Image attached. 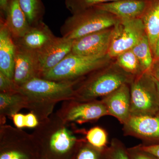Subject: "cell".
<instances>
[{"instance_id": "cell-1", "label": "cell", "mask_w": 159, "mask_h": 159, "mask_svg": "<svg viewBox=\"0 0 159 159\" xmlns=\"http://www.w3.org/2000/svg\"><path fill=\"white\" fill-rule=\"evenodd\" d=\"M74 123L66 122L53 113L40 121L31 134L37 146L39 159H70L83 134V129L76 128Z\"/></svg>"}, {"instance_id": "cell-2", "label": "cell", "mask_w": 159, "mask_h": 159, "mask_svg": "<svg viewBox=\"0 0 159 159\" xmlns=\"http://www.w3.org/2000/svg\"><path fill=\"white\" fill-rule=\"evenodd\" d=\"M83 78L56 81L35 77L20 86L19 92L25 96L27 109L40 122L53 113L54 107L58 102L74 99L76 87Z\"/></svg>"}, {"instance_id": "cell-3", "label": "cell", "mask_w": 159, "mask_h": 159, "mask_svg": "<svg viewBox=\"0 0 159 159\" xmlns=\"http://www.w3.org/2000/svg\"><path fill=\"white\" fill-rule=\"evenodd\" d=\"M134 77L124 70L114 60L84 77L76 87L73 99L88 101L102 98L121 86L130 84Z\"/></svg>"}, {"instance_id": "cell-4", "label": "cell", "mask_w": 159, "mask_h": 159, "mask_svg": "<svg viewBox=\"0 0 159 159\" xmlns=\"http://www.w3.org/2000/svg\"><path fill=\"white\" fill-rule=\"evenodd\" d=\"M119 18L93 7L72 14L61 28L62 37L74 40L87 34L114 27Z\"/></svg>"}, {"instance_id": "cell-5", "label": "cell", "mask_w": 159, "mask_h": 159, "mask_svg": "<svg viewBox=\"0 0 159 159\" xmlns=\"http://www.w3.org/2000/svg\"><path fill=\"white\" fill-rule=\"evenodd\" d=\"M108 54L85 57L71 53L56 66L43 74L41 78L56 81L82 79L114 61Z\"/></svg>"}, {"instance_id": "cell-6", "label": "cell", "mask_w": 159, "mask_h": 159, "mask_svg": "<svg viewBox=\"0 0 159 159\" xmlns=\"http://www.w3.org/2000/svg\"><path fill=\"white\" fill-rule=\"evenodd\" d=\"M129 87L130 116H152L159 111V92L149 71L135 77Z\"/></svg>"}, {"instance_id": "cell-7", "label": "cell", "mask_w": 159, "mask_h": 159, "mask_svg": "<svg viewBox=\"0 0 159 159\" xmlns=\"http://www.w3.org/2000/svg\"><path fill=\"white\" fill-rule=\"evenodd\" d=\"M0 159H39L32 134L10 125H0Z\"/></svg>"}, {"instance_id": "cell-8", "label": "cell", "mask_w": 159, "mask_h": 159, "mask_svg": "<svg viewBox=\"0 0 159 159\" xmlns=\"http://www.w3.org/2000/svg\"><path fill=\"white\" fill-rule=\"evenodd\" d=\"M145 34L141 18L120 20L113 27L108 55L115 59L119 54L131 50Z\"/></svg>"}, {"instance_id": "cell-9", "label": "cell", "mask_w": 159, "mask_h": 159, "mask_svg": "<svg viewBox=\"0 0 159 159\" xmlns=\"http://www.w3.org/2000/svg\"><path fill=\"white\" fill-rule=\"evenodd\" d=\"M57 112L66 122L78 124L95 122L109 116L106 107L101 99L88 101L66 100Z\"/></svg>"}, {"instance_id": "cell-10", "label": "cell", "mask_w": 159, "mask_h": 159, "mask_svg": "<svg viewBox=\"0 0 159 159\" xmlns=\"http://www.w3.org/2000/svg\"><path fill=\"white\" fill-rule=\"evenodd\" d=\"M122 130L125 136L140 139L144 145L159 144V111L152 116L129 117Z\"/></svg>"}, {"instance_id": "cell-11", "label": "cell", "mask_w": 159, "mask_h": 159, "mask_svg": "<svg viewBox=\"0 0 159 159\" xmlns=\"http://www.w3.org/2000/svg\"><path fill=\"white\" fill-rule=\"evenodd\" d=\"M113 27L74 40L71 53L85 57L101 56L108 54Z\"/></svg>"}, {"instance_id": "cell-12", "label": "cell", "mask_w": 159, "mask_h": 159, "mask_svg": "<svg viewBox=\"0 0 159 159\" xmlns=\"http://www.w3.org/2000/svg\"><path fill=\"white\" fill-rule=\"evenodd\" d=\"M16 43L13 81L20 86L32 78L41 77L37 52Z\"/></svg>"}, {"instance_id": "cell-13", "label": "cell", "mask_w": 159, "mask_h": 159, "mask_svg": "<svg viewBox=\"0 0 159 159\" xmlns=\"http://www.w3.org/2000/svg\"><path fill=\"white\" fill-rule=\"evenodd\" d=\"M74 40L55 37L48 44L36 51L41 77L43 74L56 66L72 52Z\"/></svg>"}, {"instance_id": "cell-14", "label": "cell", "mask_w": 159, "mask_h": 159, "mask_svg": "<svg viewBox=\"0 0 159 159\" xmlns=\"http://www.w3.org/2000/svg\"><path fill=\"white\" fill-rule=\"evenodd\" d=\"M109 116L115 117L123 125L130 116V90L129 84L121 86L116 90L101 98Z\"/></svg>"}, {"instance_id": "cell-15", "label": "cell", "mask_w": 159, "mask_h": 159, "mask_svg": "<svg viewBox=\"0 0 159 159\" xmlns=\"http://www.w3.org/2000/svg\"><path fill=\"white\" fill-rule=\"evenodd\" d=\"M15 42L1 14L0 21V72L13 80Z\"/></svg>"}, {"instance_id": "cell-16", "label": "cell", "mask_w": 159, "mask_h": 159, "mask_svg": "<svg viewBox=\"0 0 159 159\" xmlns=\"http://www.w3.org/2000/svg\"><path fill=\"white\" fill-rule=\"evenodd\" d=\"M148 0H117L94 6L113 14L120 20L141 18Z\"/></svg>"}, {"instance_id": "cell-17", "label": "cell", "mask_w": 159, "mask_h": 159, "mask_svg": "<svg viewBox=\"0 0 159 159\" xmlns=\"http://www.w3.org/2000/svg\"><path fill=\"white\" fill-rule=\"evenodd\" d=\"M1 14L15 41L21 38L31 27L18 0H9Z\"/></svg>"}, {"instance_id": "cell-18", "label": "cell", "mask_w": 159, "mask_h": 159, "mask_svg": "<svg viewBox=\"0 0 159 159\" xmlns=\"http://www.w3.org/2000/svg\"><path fill=\"white\" fill-rule=\"evenodd\" d=\"M55 37L48 26L42 21L35 25L31 26L21 38L15 42L27 48L37 51Z\"/></svg>"}, {"instance_id": "cell-19", "label": "cell", "mask_w": 159, "mask_h": 159, "mask_svg": "<svg viewBox=\"0 0 159 159\" xmlns=\"http://www.w3.org/2000/svg\"><path fill=\"white\" fill-rule=\"evenodd\" d=\"M141 19L154 57L159 38V0H148Z\"/></svg>"}, {"instance_id": "cell-20", "label": "cell", "mask_w": 159, "mask_h": 159, "mask_svg": "<svg viewBox=\"0 0 159 159\" xmlns=\"http://www.w3.org/2000/svg\"><path fill=\"white\" fill-rule=\"evenodd\" d=\"M27 107V98L19 92L12 93H0V125L6 124V117L12 119L22 109Z\"/></svg>"}, {"instance_id": "cell-21", "label": "cell", "mask_w": 159, "mask_h": 159, "mask_svg": "<svg viewBox=\"0 0 159 159\" xmlns=\"http://www.w3.org/2000/svg\"><path fill=\"white\" fill-rule=\"evenodd\" d=\"M20 6L25 14L30 26L42 21L45 12L42 0H18Z\"/></svg>"}, {"instance_id": "cell-22", "label": "cell", "mask_w": 159, "mask_h": 159, "mask_svg": "<svg viewBox=\"0 0 159 159\" xmlns=\"http://www.w3.org/2000/svg\"><path fill=\"white\" fill-rule=\"evenodd\" d=\"M107 148H96L90 144L84 137L81 138L70 159H108Z\"/></svg>"}, {"instance_id": "cell-23", "label": "cell", "mask_w": 159, "mask_h": 159, "mask_svg": "<svg viewBox=\"0 0 159 159\" xmlns=\"http://www.w3.org/2000/svg\"><path fill=\"white\" fill-rule=\"evenodd\" d=\"M131 50L139 59L144 71L149 72L153 64V55L146 34Z\"/></svg>"}, {"instance_id": "cell-24", "label": "cell", "mask_w": 159, "mask_h": 159, "mask_svg": "<svg viewBox=\"0 0 159 159\" xmlns=\"http://www.w3.org/2000/svg\"><path fill=\"white\" fill-rule=\"evenodd\" d=\"M115 60L120 67L135 77L145 72L139 59L132 50L119 54Z\"/></svg>"}, {"instance_id": "cell-25", "label": "cell", "mask_w": 159, "mask_h": 159, "mask_svg": "<svg viewBox=\"0 0 159 159\" xmlns=\"http://www.w3.org/2000/svg\"><path fill=\"white\" fill-rule=\"evenodd\" d=\"M84 135L86 140L96 148L104 149L108 147V134L100 126H94L87 131L84 129Z\"/></svg>"}, {"instance_id": "cell-26", "label": "cell", "mask_w": 159, "mask_h": 159, "mask_svg": "<svg viewBox=\"0 0 159 159\" xmlns=\"http://www.w3.org/2000/svg\"><path fill=\"white\" fill-rule=\"evenodd\" d=\"M117 0H65L66 9L73 14L99 4Z\"/></svg>"}, {"instance_id": "cell-27", "label": "cell", "mask_w": 159, "mask_h": 159, "mask_svg": "<svg viewBox=\"0 0 159 159\" xmlns=\"http://www.w3.org/2000/svg\"><path fill=\"white\" fill-rule=\"evenodd\" d=\"M108 159H129L127 148L119 139L114 138L107 148Z\"/></svg>"}, {"instance_id": "cell-28", "label": "cell", "mask_w": 159, "mask_h": 159, "mask_svg": "<svg viewBox=\"0 0 159 159\" xmlns=\"http://www.w3.org/2000/svg\"><path fill=\"white\" fill-rule=\"evenodd\" d=\"M19 86L16 85L13 80L10 79L0 72V93H12L19 92Z\"/></svg>"}, {"instance_id": "cell-29", "label": "cell", "mask_w": 159, "mask_h": 159, "mask_svg": "<svg viewBox=\"0 0 159 159\" xmlns=\"http://www.w3.org/2000/svg\"><path fill=\"white\" fill-rule=\"evenodd\" d=\"M129 159H158L136 146L127 148Z\"/></svg>"}, {"instance_id": "cell-30", "label": "cell", "mask_w": 159, "mask_h": 159, "mask_svg": "<svg viewBox=\"0 0 159 159\" xmlns=\"http://www.w3.org/2000/svg\"><path fill=\"white\" fill-rule=\"evenodd\" d=\"M140 149L152 155L159 159V144L146 145L142 144L137 145Z\"/></svg>"}, {"instance_id": "cell-31", "label": "cell", "mask_w": 159, "mask_h": 159, "mask_svg": "<svg viewBox=\"0 0 159 159\" xmlns=\"http://www.w3.org/2000/svg\"><path fill=\"white\" fill-rule=\"evenodd\" d=\"M39 121L34 114L30 112L25 115V126L28 128H35L38 125Z\"/></svg>"}, {"instance_id": "cell-32", "label": "cell", "mask_w": 159, "mask_h": 159, "mask_svg": "<svg viewBox=\"0 0 159 159\" xmlns=\"http://www.w3.org/2000/svg\"><path fill=\"white\" fill-rule=\"evenodd\" d=\"M13 123L16 128L21 129L25 126V115L22 114H15L12 118Z\"/></svg>"}, {"instance_id": "cell-33", "label": "cell", "mask_w": 159, "mask_h": 159, "mask_svg": "<svg viewBox=\"0 0 159 159\" xmlns=\"http://www.w3.org/2000/svg\"><path fill=\"white\" fill-rule=\"evenodd\" d=\"M152 77L159 82V60L154 62L149 71Z\"/></svg>"}, {"instance_id": "cell-34", "label": "cell", "mask_w": 159, "mask_h": 159, "mask_svg": "<svg viewBox=\"0 0 159 159\" xmlns=\"http://www.w3.org/2000/svg\"><path fill=\"white\" fill-rule=\"evenodd\" d=\"M9 0H0V9L1 11H5Z\"/></svg>"}, {"instance_id": "cell-35", "label": "cell", "mask_w": 159, "mask_h": 159, "mask_svg": "<svg viewBox=\"0 0 159 159\" xmlns=\"http://www.w3.org/2000/svg\"><path fill=\"white\" fill-rule=\"evenodd\" d=\"M154 57L156 59L159 58V38L157 43L156 48L155 52Z\"/></svg>"}, {"instance_id": "cell-36", "label": "cell", "mask_w": 159, "mask_h": 159, "mask_svg": "<svg viewBox=\"0 0 159 159\" xmlns=\"http://www.w3.org/2000/svg\"><path fill=\"white\" fill-rule=\"evenodd\" d=\"M154 78V77H153ZM154 79L155 80V81L156 82V84L157 87V89L159 93V82L158 81H157V80H156L154 78Z\"/></svg>"}]
</instances>
